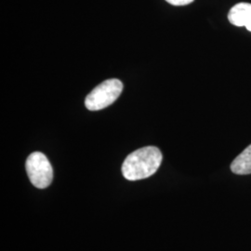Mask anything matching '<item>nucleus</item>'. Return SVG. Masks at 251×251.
<instances>
[{
    "label": "nucleus",
    "instance_id": "2",
    "mask_svg": "<svg viewBox=\"0 0 251 251\" xmlns=\"http://www.w3.org/2000/svg\"><path fill=\"white\" fill-rule=\"evenodd\" d=\"M123 90V83L117 78L108 79L98 85L85 100L90 111H99L113 104Z\"/></svg>",
    "mask_w": 251,
    "mask_h": 251
},
{
    "label": "nucleus",
    "instance_id": "1",
    "mask_svg": "<svg viewBox=\"0 0 251 251\" xmlns=\"http://www.w3.org/2000/svg\"><path fill=\"white\" fill-rule=\"evenodd\" d=\"M157 147L147 146L129 153L122 165V174L128 180L146 179L153 175L162 163Z\"/></svg>",
    "mask_w": 251,
    "mask_h": 251
},
{
    "label": "nucleus",
    "instance_id": "6",
    "mask_svg": "<svg viewBox=\"0 0 251 251\" xmlns=\"http://www.w3.org/2000/svg\"><path fill=\"white\" fill-rule=\"evenodd\" d=\"M169 4L173 6H186L194 2V0H166Z\"/></svg>",
    "mask_w": 251,
    "mask_h": 251
},
{
    "label": "nucleus",
    "instance_id": "5",
    "mask_svg": "<svg viewBox=\"0 0 251 251\" xmlns=\"http://www.w3.org/2000/svg\"><path fill=\"white\" fill-rule=\"evenodd\" d=\"M231 171L237 175L251 174V144L233 160Z\"/></svg>",
    "mask_w": 251,
    "mask_h": 251
},
{
    "label": "nucleus",
    "instance_id": "4",
    "mask_svg": "<svg viewBox=\"0 0 251 251\" xmlns=\"http://www.w3.org/2000/svg\"><path fill=\"white\" fill-rule=\"evenodd\" d=\"M229 22L235 26H245L251 32V4L238 3L230 9L228 14Z\"/></svg>",
    "mask_w": 251,
    "mask_h": 251
},
{
    "label": "nucleus",
    "instance_id": "3",
    "mask_svg": "<svg viewBox=\"0 0 251 251\" xmlns=\"http://www.w3.org/2000/svg\"><path fill=\"white\" fill-rule=\"evenodd\" d=\"M27 174L31 183L38 189L49 187L53 179V171L44 153L32 152L25 163Z\"/></svg>",
    "mask_w": 251,
    "mask_h": 251
}]
</instances>
